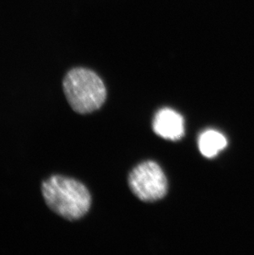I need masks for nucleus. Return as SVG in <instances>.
<instances>
[{
  "instance_id": "3",
  "label": "nucleus",
  "mask_w": 254,
  "mask_h": 255,
  "mask_svg": "<svg viewBox=\"0 0 254 255\" xmlns=\"http://www.w3.org/2000/svg\"><path fill=\"white\" fill-rule=\"evenodd\" d=\"M128 183L132 193L143 202H156L164 198L168 193L165 174L153 161L138 164L129 173Z\"/></svg>"
},
{
  "instance_id": "5",
  "label": "nucleus",
  "mask_w": 254,
  "mask_h": 255,
  "mask_svg": "<svg viewBox=\"0 0 254 255\" xmlns=\"http://www.w3.org/2000/svg\"><path fill=\"white\" fill-rule=\"evenodd\" d=\"M227 140L223 134L217 130H205L198 138V147L203 156L206 158H214L220 152L226 149Z\"/></svg>"
},
{
  "instance_id": "1",
  "label": "nucleus",
  "mask_w": 254,
  "mask_h": 255,
  "mask_svg": "<svg viewBox=\"0 0 254 255\" xmlns=\"http://www.w3.org/2000/svg\"><path fill=\"white\" fill-rule=\"evenodd\" d=\"M41 193L49 209L68 221L81 219L91 207L89 189L74 178L51 176L41 183Z\"/></svg>"
},
{
  "instance_id": "4",
  "label": "nucleus",
  "mask_w": 254,
  "mask_h": 255,
  "mask_svg": "<svg viewBox=\"0 0 254 255\" xmlns=\"http://www.w3.org/2000/svg\"><path fill=\"white\" fill-rule=\"evenodd\" d=\"M184 119L173 109H162L157 112L153 121V132L165 140L177 141L185 134Z\"/></svg>"
},
{
  "instance_id": "2",
  "label": "nucleus",
  "mask_w": 254,
  "mask_h": 255,
  "mask_svg": "<svg viewBox=\"0 0 254 255\" xmlns=\"http://www.w3.org/2000/svg\"><path fill=\"white\" fill-rule=\"evenodd\" d=\"M63 90L70 108L79 114L99 110L107 99L103 80L93 70L74 68L63 80Z\"/></svg>"
}]
</instances>
